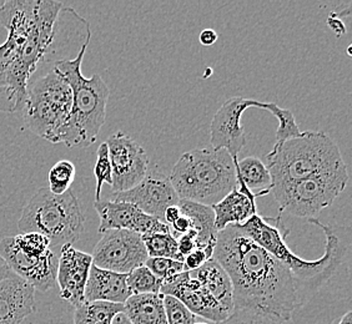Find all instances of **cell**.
Instances as JSON below:
<instances>
[{
    "instance_id": "6da1fadb",
    "label": "cell",
    "mask_w": 352,
    "mask_h": 324,
    "mask_svg": "<svg viewBox=\"0 0 352 324\" xmlns=\"http://www.w3.org/2000/svg\"><path fill=\"white\" fill-rule=\"evenodd\" d=\"M212 258L230 278L234 310L266 312L284 322L300 308V284L292 270L236 224L219 231Z\"/></svg>"
},
{
    "instance_id": "7a4b0ae2",
    "label": "cell",
    "mask_w": 352,
    "mask_h": 324,
    "mask_svg": "<svg viewBox=\"0 0 352 324\" xmlns=\"http://www.w3.org/2000/svg\"><path fill=\"white\" fill-rule=\"evenodd\" d=\"M307 221L324 231L326 237L325 253L315 261L300 258L289 248L286 244L289 231L285 229L280 216L266 218L255 215L243 224H236L246 236L292 270L300 284V307H302L304 299L332 277L346 255L344 240L340 238L332 227L322 224L318 218H310Z\"/></svg>"
},
{
    "instance_id": "3957f363",
    "label": "cell",
    "mask_w": 352,
    "mask_h": 324,
    "mask_svg": "<svg viewBox=\"0 0 352 324\" xmlns=\"http://www.w3.org/2000/svg\"><path fill=\"white\" fill-rule=\"evenodd\" d=\"M89 43L82 44L74 59L54 61V67L67 80L73 91V104L68 121L58 136V143L68 148H89L100 132L105 117L110 90L99 74L85 78L82 74V64Z\"/></svg>"
},
{
    "instance_id": "277c9868",
    "label": "cell",
    "mask_w": 352,
    "mask_h": 324,
    "mask_svg": "<svg viewBox=\"0 0 352 324\" xmlns=\"http://www.w3.org/2000/svg\"><path fill=\"white\" fill-rule=\"evenodd\" d=\"M169 181L180 200L211 207L236 187L234 159L223 149L191 150L180 156Z\"/></svg>"
},
{
    "instance_id": "5b68a950",
    "label": "cell",
    "mask_w": 352,
    "mask_h": 324,
    "mask_svg": "<svg viewBox=\"0 0 352 324\" xmlns=\"http://www.w3.org/2000/svg\"><path fill=\"white\" fill-rule=\"evenodd\" d=\"M266 162L272 185L304 180L346 166L338 143L324 131H304L300 137L275 143Z\"/></svg>"
},
{
    "instance_id": "8992f818",
    "label": "cell",
    "mask_w": 352,
    "mask_h": 324,
    "mask_svg": "<svg viewBox=\"0 0 352 324\" xmlns=\"http://www.w3.org/2000/svg\"><path fill=\"white\" fill-rule=\"evenodd\" d=\"M18 227L21 233L44 235L52 247L73 244L84 233L85 216L73 189L54 195L47 189H41L21 211Z\"/></svg>"
},
{
    "instance_id": "52a82bcc",
    "label": "cell",
    "mask_w": 352,
    "mask_h": 324,
    "mask_svg": "<svg viewBox=\"0 0 352 324\" xmlns=\"http://www.w3.org/2000/svg\"><path fill=\"white\" fill-rule=\"evenodd\" d=\"M61 9L63 4L59 1L36 0L34 27L6 70L4 89L7 90L8 100L12 102L9 110L12 113L23 108L30 78L54 45Z\"/></svg>"
},
{
    "instance_id": "ba28073f",
    "label": "cell",
    "mask_w": 352,
    "mask_h": 324,
    "mask_svg": "<svg viewBox=\"0 0 352 324\" xmlns=\"http://www.w3.org/2000/svg\"><path fill=\"white\" fill-rule=\"evenodd\" d=\"M73 91L64 76L53 67L28 86L23 117L35 135L58 143V136L68 121Z\"/></svg>"
},
{
    "instance_id": "9c48e42d",
    "label": "cell",
    "mask_w": 352,
    "mask_h": 324,
    "mask_svg": "<svg viewBox=\"0 0 352 324\" xmlns=\"http://www.w3.org/2000/svg\"><path fill=\"white\" fill-rule=\"evenodd\" d=\"M0 256L14 275L33 286L35 290L47 292L56 284L59 257L47 237L28 232L0 241Z\"/></svg>"
},
{
    "instance_id": "30bf717a",
    "label": "cell",
    "mask_w": 352,
    "mask_h": 324,
    "mask_svg": "<svg viewBox=\"0 0 352 324\" xmlns=\"http://www.w3.org/2000/svg\"><path fill=\"white\" fill-rule=\"evenodd\" d=\"M349 183L347 167L310 176L298 181L274 183L271 191L280 211L294 216L316 218L344 192Z\"/></svg>"
},
{
    "instance_id": "8fae6325",
    "label": "cell",
    "mask_w": 352,
    "mask_h": 324,
    "mask_svg": "<svg viewBox=\"0 0 352 324\" xmlns=\"http://www.w3.org/2000/svg\"><path fill=\"white\" fill-rule=\"evenodd\" d=\"M93 264L102 270L129 275L149 258L142 235L128 230H110L93 251Z\"/></svg>"
},
{
    "instance_id": "7c38bea8",
    "label": "cell",
    "mask_w": 352,
    "mask_h": 324,
    "mask_svg": "<svg viewBox=\"0 0 352 324\" xmlns=\"http://www.w3.org/2000/svg\"><path fill=\"white\" fill-rule=\"evenodd\" d=\"M105 142L113 170V192H125L135 187L148 175L146 151L122 131L109 136Z\"/></svg>"
},
{
    "instance_id": "4fadbf2b",
    "label": "cell",
    "mask_w": 352,
    "mask_h": 324,
    "mask_svg": "<svg viewBox=\"0 0 352 324\" xmlns=\"http://www.w3.org/2000/svg\"><path fill=\"white\" fill-rule=\"evenodd\" d=\"M269 102L255 99H244L240 96L231 97L223 102L214 116L210 125V140L212 149L225 150L232 159H237L246 143L241 117L248 108L267 110Z\"/></svg>"
},
{
    "instance_id": "5bb4252c",
    "label": "cell",
    "mask_w": 352,
    "mask_h": 324,
    "mask_svg": "<svg viewBox=\"0 0 352 324\" xmlns=\"http://www.w3.org/2000/svg\"><path fill=\"white\" fill-rule=\"evenodd\" d=\"M109 200L133 203L144 213L162 222H164L166 209L170 206H177L180 202V198L170 183L169 177L159 174H148L135 187L125 192H113Z\"/></svg>"
},
{
    "instance_id": "9a60e30c",
    "label": "cell",
    "mask_w": 352,
    "mask_h": 324,
    "mask_svg": "<svg viewBox=\"0 0 352 324\" xmlns=\"http://www.w3.org/2000/svg\"><path fill=\"white\" fill-rule=\"evenodd\" d=\"M94 209L100 218L98 231L102 235L110 230H128L142 236L156 232H170L166 223L144 213L133 203L118 202L108 198L95 201Z\"/></svg>"
},
{
    "instance_id": "2e32d148",
    "label": "cell",
    "mask_w": 352,
    "mask_h": 324,
    "mask_svg": "<svg viewBox=\"0 0 352 324\" xmlns=\"http://www.w3.org/2000/svg\"><path fill=\"white\" fill-rule=\"evenodd\" d=\"M160 292L164 296L179 299L192 314L214 323H220L230 316L190 272H183L164 282Z\"/></svg>"
},
{
    "instance_id": "e0dca14e",
    "label": "cell",
    "mask_w": 352,
    "mask_h": 324,
    "mask_svg": "<svg viewBox=\"0 0 352 324\" xmlns=\"http://www.w3.org/2000/svg\"><path fill=\"white\" fill-rule=\"evenodd\" d=\"M91 266V255L76 250L73 244L61 246L56 284L60 290L61 299L67 301L75 308L85 302L84 294Z\"/></svg>"
},
{
    "instance_id": "ac0fdd59",
    "label": "cell",
    "mask_w": 352,
    "mask_h": 324,
    "mask_svg": "<svg viewBox=\"0 0 352 324\" xmlns=\"http://www.w3.org/2000/svg\"><path fill=\"white\" fill-rule=\"evenodd\" d=\"M34 312L33 286L18 276L0 281V324H21Z\"/></svg>"
},
{
    "instance_id": "d6986e66",
    "label": "cell",
    "mask_w": 352,
    "mask_h": 324,
    "mask_svg": "<svg viewBox=\"0 0 352 324\" xmlns=\"http://www.w3.org/2000/svg\"><path fill=\"white\" fill-rule=\"evenodd\" d=\"M130 296L133 294L126 284V275L91 266L84 294L85 302L102 301L124 304Z\"/></svg>"
},
{
    "instance_id": "ffe728a7",
    "label": "cell",
    "mask_w": 352,
    "mask_h": 324,
    "mask_svg": "<svg viewBox=\"0 0 352 324\" xmlns=\"http://www.w3.org/2000/svg\"><path fill=\"white\" fill-rule=\"evenodd\" d=\"M256 194L243 192L235 187L220 202L211 206L217 232L231 224H243L256 213Z\"/></svg>"
},
{
    "instance_id": "44dd1931",
    "label": "cell",
    "mask_w": 352,
    "mask_h": 324,
    "mask_svg": "<svg viewBox=\"0 0 352 324\" xmlns=\"http://www.w3.org/2000/svg\"><path fill=\"white\" fill-rule=\"evenodd\" d=\"M179 209L182 213L189 217L191 230L197 232V248L205 250L211 257L217 244V232L215 227V215L210 206L180 200Z\"/></svg>"
},
{
    "instance_id": "7402d4cb",
    "label": "cell",
    "mask_w": 352,
    "mask_h": 324,
    "mask_svg": "<svg viewBox=\"0 0 352 324\" xmlns=\"http://www.w3.org/2000/svg\"><path fill=\"white\" fill-rule=\"evenodd\" d=\"M192 277L197 278L204 288L209 292L211 297L223 307L228 313L234 311V298L230 278L217 259L210 258L199 270L190 272Z\"/></svg>"
},
{
    "instance_id": "603a6c76",
    "label": "cell",
    "mask_w": 352,
    "mask_h": 324,
    "mask_svg": "<svg viewBox=\"0 0 352 324\" xmlns=\"http://www.w3.org/2000/svg\"><path fill=\"white\" fill-rule=\"evenodd\" d=\"M164 294H133L124 303L122 313L133 324H168Z\"/></svg>"
},
{
    "instance_id": "cb8c5ba5",
    "label": "cell",
    "mask_w": 352,
    "mask_h": 324,
    "mask_svg": "<svg viewBox=\"0 0 352 324\" xmlns=\"http://www.w3.org/2000/svg\"><path fill=\"white\" fill-rule=\"evenodd\" d=\"M236 183H244L251 192L258 191L256 197L267 195L272 187L270 171L266 163L256 156H248L243 160L234 159Z\"/></svg>"
},
{
    "instance_id": "d4e9b609",
    "label": "cell",
    "mask_w": 352,
    "mask_h": 324,
    "mask_svg": "<svg viewBox=\"0 0 352 324\" xmlns=\"http://www.w3.org/2000/svg\"><path fill=\"white\" fill-rule=\"evenodd\" d=\"M124 311V304L110 302H84L75 308L74 324H111L118 313Z\"/></svg>"
},
{
    "instance_id": "484cf974",
    "label": "cell",
    "mask_w": 352,
    "mask_h": 324,
    "mask_svg": "<svg viewBox=\"0 0 352 324\" xmlns=\"http://www.w3.org/2000/svg\"><path fill=\"white\" fill-rule=\"evenodd\" d=\"M142 242L149 257H162V258H171L180 261L179 252H177V241L171 236L170 232H156L142 235Z\"/></svg>"
},
{
    "instance_id": "4316f807",
    "label": "cell",
    "mask_w": 352,
    "mask_h": 324,
    "mask_svg": "<svg viewBox=\"0 0 352 324\" xmlns=\"http://www.w3.org/2000/svg\"><path fill=\"white\" fill-rule=\"evenodd\" d=\"M126 284L131 294H157L162 293L163 281L145 266L138 267L126 275Z\"/></svg>"
},
{
    "instance_id": "83f0119b",
    "label": "cell",
    "mask_w": 352,
    "mask_h": 324,
    "mask_svg": "<svg viewBox=\"0 0 352 324\" xmlns=\"http://www.w3.org/2000/svg\"><path fill=\"white\" fill-rule=\"evenodd\" d=\"M74 163L69 160L56 162L47 174V189L54 195H63L70 189L75 178Z\"/></svg>"
},
{
    "instance_id": "f1b7e54d",
    "label": "cell",
    "mask_w": 352,
    "mask_h": 324,
    "mask_svg": "<svg viewBox=\"0 0 352 324\" xmlns=\"http://www.w3.org/2000/svg\"><path fill=\"white\" fill-rule=\"evenodd\" d=\"M267 111H270L271 114L275 116L280 122L278 131H276V145L287 141V140H292V139H296L304 134V131H300L292 110L281 108L278 104L269 102Z\"/></svg>"
},
{
    "instance_id": "f546056e",
    "label": "cell",
    "mask_w": 352,
    "mask_h": 324,
    "mask_svg": "<svg viewBox=\"0 0 352 324\" xmlns=\"http://www.w3.org/2000/svg\"><path fill=\"white\" fill-rule=\"evenodd\" d=\"M94 175L96 178V187H95V201L102 200V189L104 183L109 186L113 185V170L109 159V150L107 142L100 143L96 152V162L94 166Z\"/></svg>"
},
{
    "instance_id": "4dcf8cb0",
    "label": "cell",
    "mask_w": 352,
    "mask_h": 324,
    "mask_svg": "<svg viewBox=\"0 0 352 324\" xmlns=\"http://www.w3.org/2000/svg\"><path fill=\"white\" fill-rule=\"evenodd\" d=\"M149 268L156 277L164 282L169 281L170 278L175 277L177 275L186 272L184 262L171 259V258H162V257H149L144 264Z\"/></svg>"
},
{
    "instance_id": "1f68e13d",
    "label": "cell",
    "mask_w": 352,
    "mask_h": 324,
    "mask_svg": "<svg viewBox=\"0 0 352 324\" xmlns=\"http://www.w3.org/2000/svg\"><path fill=\"white\" fill-rule=\"evenodd\" d=\"M217 324H283V321L266 312L234 310L229 317Z\"/></svg>"
},
{
    "instance_id": "d6a6232c",
    "label": "cell",
    "mask_w": 352,
    "mask_h": 324,
    "mask_svg": "<svg viewBox=\"0 0 352 324\" xmlns=\"http://www.w3.org/2000/svg\"><path fill=\"white\" fill-rule=\"evenodd\" d=\"M164 305H165L168 324H194L197 322V316L192 314L175 297L165 296L164 297Z\"/></svg>"
},
{
    "instance_id": "836d02e7",
    "label": "cell",
    "mask_w": 352,
    "mask_h": 324,
    "mask_svg": "<svg viewBox=\"0 0 352 324\" xmlns=\"http://www.w3.org/2000/svg\"><path fill=\"white\" fill-rule=\"evenodd\" d=\"M197 232L194 230H190L188 233H185L182 237H179L177 241V252H179V257L183 261L185 257L189 256L191 252L197 250Z\"/></svg>"
},
{
    "instance_id": "e575fe53",
    "label": "cell",
    "mask_w": 352,
    "mask_h": 324,
    "mask_svg": "<svg viewBox=\"0 0 352 324\" xmlns=\"http://www.w3.org/2000/svg\"><path fill=\"white\" fill-rule=\"evenodd\" d=\"M212 257L201 248H197L194 252H191L189 256L185 257L184 259V266L186 272H194L199 270L205 262H208Z\"/></svg>"
},
{
    "instance_id": "d590c367",
    "label": "cell",
    "mask_w": 352,
    "mask_h": 324,
    "mask_svg": "<svg viewBox=\"0 0 352 324\" xmlns=\"http://www.w3.org/2000/svg\"><path fill=\"white\" fill-rule=\"evenodd\" d=\"M169 229L171 236L177 240L179 237L183 236V235L188 233L191 230V223H190L189 217H186L182 213V216L179 217L175 222L170 224Z\"/></svg>"
},
{
    "instance_id": "8d00e7d4",
    "label": "cell",
    "mask_w": 352,
    "mask_h": 324,
    "mask_svg": "<svg viewBox=\"0 0 352 324\" xmlns=\"http://www.w3.org/2000/svg\"><path fill=\"white\" fill-rule=\"evenodd\" d=\"M327 25L331 27L332 32L336 34V36H341L346 33V27L344 21L340 18H336L333 14H330V16L327 18Z\"/></svg>"
},
{
    "instance_id": "74e56055",
    "label": "cell",
    "mask_w": 352,
    "mask_h": 324,
    "mask_svg": "<svg viewBox=\"0 0 352 324\" xmlns=\"http://www.w3.org/2000/svg\"><path fill=\"white\" fill-rule=\"evenodd\" d=\"M199 41L203 44L204 47L214 45L217 41V32L214 29H204L199 35Z\"/></svg>"
},
{
    "instance_id": "f35d334b",
    "label": "cell",
    "mask_w": 352,
    "mask_h": 324,
    "mask_svg": "<svg viewBox=\"0 0 352 324\" xmlns=\"http://www.w3.org/2000/svg\"><path fill=\"white\" fill-rule=\"evenodd\" d=\"M180 216H182V211L179 209V206H170L169 209H166L164 213V222L170 226L171 223L175 222Z\"/></svg>"
},
{
    "instance_id": "ab89813d",
    "label": "cell",
    "mask_w": 352,
    "mask_h": 324,
    "mask_svg": "<svg viewBox=\"0 0 352 324\" xmlns=\"http://www.w3.org/2000/svg\"><path fill=\"white\" fill-rule=\"evenodd\" d=\"M13 276H15L13 270L9 268L7 262L3 259V257L0 256V281H4L7 278L13 277Z\"/></svg>"
},
{
    "instance_id": "60d3db41",
    "label": "cell",
    "mask_w": 352,
    "mask_h": 324,
    "mask_svg": "<svg viewBox=\"0 0 352 324\" xmlns=\"http://www.w3.org/2000/svg\"><path fill=\"white\" fill-rule=\"evenodd\" d=\"M111 324H133L129 321V318L126 317L122 312L118 313L114 319H113V323Z\"/></svg>"
},
{
    "instance_id": "b9f144b4",
    "label": "cell",
    "mask_w": 352,
    "mask_h": 324,
    "mask_svg": "<svg viewBox=\"0 0 352 324\" xmlns=\"http://www.w3.org/2000/svg\"><path fill=\"white\" fill-rule=\"evenodd\" d=\"M6 88V67L0 60V89Z\"/></svg>"
},
{
    "instance_id": "7bdbcfd3",
    "label": "cell",
    "mask_w": 352,
    "mask_h": 324,
    "mask_svg": "<svg viewBox=\"0 0 352 324\" xmlns=\"http://www.w3.org/2000/svg\"><path fill=\"white\" fill-rule=\"evenodd\" d=\"M339 324H352V313L351 311L346 312L345 314L341 318Z\"/></svg>"
},
{
    "instance_id": "ee69618b",
    "label": "cell",
    "mask_w": 352,
    "mask_h": 324,
    "mask_svg": "<svg viewBox=\"0 0 352 324\" xmlns=\"http://www.w3.org/2000/svg\"><path fill=\"white\" fill-rule=\"evenodd\" d=\"M6 1H7V0H0V8L3 7V5L6 4Z\"/></svg>"
},
{
    "instance_id": "f6af8a7d",
    "label": "cell",
    "mask_w": 352,
    "mask_h": 324,
    "mask_svg": "<svg viewBox=\"0 0 352 324\" xmlns=\"http://www.w3.org/2000/svg\"><path fill=\"white\" fill-rule=\"evenodd\" d=\"M194 324H208V323H203V322H200V323H197V322H195Z\"/></svg>"
}]
</instances>
